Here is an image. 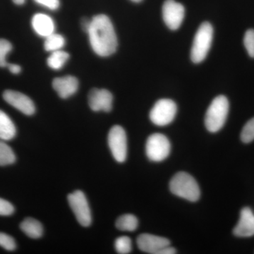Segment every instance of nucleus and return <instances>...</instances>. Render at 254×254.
I'll use <instances>...</instances> for the list:
<instances>
[{
  "instance_id": "obj_24",
  "label": "nucleus",
  "mask_w": 254,
  "mask_h": 254,
  "mask_svg": "<svg viewBox=\"0 0 254 254\" xmlns=\"http://www.w3.org/2000/svg\"><path fill=\"white\" fill-rule=\"evenodd\" d=\"M12 50V45L5 39H0V67L7 66L6 56Z\"/></svg>"
},
{
  "instance_id": "obj_32",
  "label": "nucleus",
  "mask_w": 254,
  "mask_h": 254,
  "mask_svg": "<svg viewBox=\"0 0 254 254\" xmlns=\"http://www.w3.org/2000/svg\"><path fill=\"white\" fill-rule=\"evenodd\" d=\"M132 1H133V2L138 3L141 2L142 0H131Z\"/></svg>"
},
{
  "instance_id": "obj_2",
  "label": "nucleus",
  "mask_w": 254,
  "mask_h": 254,
  "mask_svg": "<svg viewBox=\"0 0 254 254\" xmlns=\"http://www.w3.org/2000/svg\"><path fill=\"white\" fill-rule=\"evenodd\" d=\"M170 190L173 194L190 201H197L200 198L198 184L191 175L185 172H180L172 178Z\"/></svg>"
},
{
  "instance_id": "obj_19",
  "label": "nucleus",
  "mask_w": 254,
  "mask_h": 254,
  "mask_svg": "<svg viewBox=\"0 0 254 254\" xmlns=\"http://www.w3.org/2000/svg\"><path fill=\"white\" fill-rule=\"evenodd\" d=\"M138 220L136 216L131 214H125L119 217L116 221V227L122 231L133 232L136 230Z\"/></svg>"
},
{
  "instance_id": "obj_7",
  "label": "nucleus",
  "mask_w": 254,
  "mask_h": 254,
  "mask_svg": "<svg viewBox=\"0 0 254 254\" xmlns=\"http://www.w3.org/2000/svg\"><path fill=\"white\" fill-rule=\"evenodd\" d=\"M68 202L78 223L83 227H89L92 222L91 212L84 193L75 190L68 194Z\"/></svg>"
},
{
  "instance_id": "obj_4",
  "label": "nucleus",
  "mask_w": 254,
  "mask_h": 254,
  "mask_svg": "<svg viewBox=\"0 0 254 254\" xmlns=\"http://www.w3.org/2000/svg\"><path fill=\"white\" fill-rule=\"evenodd\" d=\"M213 38V28L210 23H202L195 33L191 51L190 59L195 64L201 63L206 58Z\"/></svg>"
},
{
  "instance_id": "obj_9",
  "label": "nucleus",
  "mask_w": 254,
  "mask_h": 254,
  "mask_svg": "<svg viewBox=\"0 0 254 254\" xmlns=\"http://www.w3.org/2000/svg\"><path fill=\"white\" fill-rule=\"evenodd\" d=\"M185 16L183 5L175 0H166L163 6V18L170 29L176 31L181 26Z\"/></svg>"
},
{
  "instance_id": "obj_28",
  "label": "nucleus",
  "mask_w": 254,
  "mask_h": 254,
  "mask_svg": "<svg viewBox=\"0 0 254 254\" xmlns=\"http://www.w3.org/2000/svg\"><path fill=\"white\" fill-rule=\"evenodd\" d=\"M37 4L41 5L50 10H57L60 7V0H34Z\"/></svg>"
},
{
  "instance_id": "obj_15",
  "label": "nucleus",
  "mask_w": 254,
  "mask_h": 254,
  "mask_svg": "<svg viewBox=\"0 0 254 254\" xmlns=\"http://www.w3.org/2000/svg\"><path fill=\"white\" fill-rule=\"evenodd\" d=\"M32 27L39 36L46 38L55 33V25L53 18L45 14H35L32 18Z\"/></svg>"
},
{
  "instance_id": "obj_30",
  "label": "nucleus",
  "mask_w": 254,
  "mask_h": 254,
  "mask_svg": "<svg viewBox=\"0 0 254 254\" xmlns=\"http://www.w3.org/2000/svg\"><path fill=\"white\" fill-rule=\"evenodd\" d=\"M91 19H88V18H83L81 20V25L82 29L86 33H88V29H89L90 26H91Z\"/></svg>"
},
{
  "instance_id": "obj_14",
  "label": "nucleus",
  "mask_w": 254,
  "mask_h": 254,
  "mask_svg": "<svg viewBox=\"0 0 254 254\" xmlns=\"http://www.w3.org/2000/svg\"><path fill=\"white\" fill-rule=\"evenodd\" d=\"M78 85L77 78L72 76L56 78L53 81V88L63 99H66L74 95L78 91Z\"/></svg>"
},
{
  "instance_id": "obj_26",
  "label": "nucleus",
  "mask_w": 254,
  "mask_h": 254,
  "mask_svg": "<svg viewBox=\"0 0 254 254\" xmlns=\"http://www.w3.org/2000/svg\"><path fill=\"white\" fill-rule=\"evenodd\" d=\"M244 44L251 58H254V30H248L245 33Z\"/></svg>"
},
{
  "instance_id": "obj_8",
  "label": "nucleus",
  "mask_w": 254,
  "mask_h": 254,
  "mask_svg": "<svg viewBox=\"0 0 254 254\" xmlns=\"http://www.w3.org/2000/svg\"><path fill=\"white\" fill-rule=\"evenodd\" d=\"M108 145L112 155L118 163H124L127 156V137L121 126L112 127L108 133Z\"/></svg>"
},
{
  "instance_id": "obj_27",
  "label": "nucleus",
  "mask_w": 254,
  "mask_h": 254,
  "mask_svg": "<svg viewBox=\"0 0 254 254\" xmlns=\"http://www.w3.org/2000/svg\"><path fill=\"white\" fill-rule=\"evenodd\" d=\"M14 213V205L7 200L0 198V215L9 216Z\"/></svg>"
},
{
  "instance_id": "obj_5",
  "label": "nucleus",
  "mask_w": 254,
  "mask_h": 254,
  "mask_svg": "<svg viewBox=\"0 0 254 254\" xmlns=\"http://www.w3.org/2000/svg\"><path fill=\"white\" fill-rule=\"evenodd\" d=\"M171 150V144L168 137L160 133L150 135L145 144V153L151 161L161 162L168 158Z\"/></svg>"
},
{
  "instance_id": "obj_23",
  "label": "nucleus",
  "mask_w": 254,
  "mask_h": 254,
  "mask_svg": "<svg viewBox=\"0 0 254 254\" xmlns=\"http://www.w3.org/2000/svg\"><path fill=\"white\" fill-rule=\"evenodd\" d=\"M241 140L243 143H250L254 140V118L247 122L241 132Z\"/></svg>"
},
{
  "instance_id": "obj_16",
  "label": "nucleus",
  "mask_w": 254,
  "mask_h": 254,
  "mask_svg": "<svg viewBox=\"0 0 254 254\" xmlns=\"http://www.w3.org/2000/svg\"><path fill=\"white\" fill-rule=\"evenodd\" d=\"M16 134V128L11 118L0 110V140L10 141Z\"/></svg>"
},
{
  "instance_id": "obj_31",
  "label": "nucleus",
  "mask_w": 254,
  "mask_h": 254,
  "mask_svg": "<svg viewBox=\"0 0 254 254\" xmlns=\"http://www.w3.org/2000/svg\"><path fill=\"white\" fill-rule=\"evenodd\" d=\"M12 1H14V3H15L16 4L22 5L24 4L26 0H12Z\"/></svg>"
},
{
  "instance_id": "obj_22",
  "label": "nucleus",
  "mask_w": 254,
  "mask_h": 254,
  "mask_svg": "<svg viewBox=\"0 0 254 254\" xmlns=\"http://www.w3.org/2000/svg\"><path fill=\"white\" fill-rule=\"evenodd\" d=\"M115 247L118 254L131 253L132 248L131 239L126 236L119 237L115 240Z\"/></svg>"
},
{
  "instance_id": "obj_20",
  "label": "nucleus",
  "mask_w": 254,
  "mask_h": 254,
  "mask_svg": "<svg viewBox=\"0 0 254 254\" xmlns=\"http://www.w3.org/2000/svg\"><path fill=\"white\" fill-rule=\"evenodd\" d=\"M45 38H46L44 42L45 50L50 53L63 49L66 43L65 38L58 33H53V34Z\"/></svg>"
},
{
  "instance_id": "obj_17",
  "label": "nucleus",
  "mask_w": 254,
  "mask_h": 254,
  "mask_svg": "<svg viewBox=\"0 0 254 254\" xmlns=\"http://www.w3.org/2000/svg\"><path fill=\"white\" fill-rule=\"evenodd\" d=\"M20 228L23 233L26 234L31 239H39L43 235V225L41 222L34 218L25 219L20 225Z\"/></svg>"
},
{
  "instance_id": "obj_25",
  "label": "nucleus",
  "mask_w": 254,
  "mask_h": 254,
  "mask_svg": "<svg viewBox=\"0 0 254 254\" xmlns=\"http://www.w3.org/2000/svg\"><path fill=\"white\" fill-rule=\"evenodd\" d=\"M0 247L5 250L12 252L16 248V244L12 237L9 236L7 234L0 232Z\"/></svg>"
},
{
  "instance_id": "obj_18",
  "label": "nucleus",
  "mask_w": 254,
  "mask_h": 254,
  "mask_svg": "<svg viewBox=\"0 0 254 254\" xmlns=\"http://www.w3.org/2000/svg\"><path fill=\"white\" fill-rule=\"evenodd\" d=\"M69 59L68 53L60 50L53 52L47 60L48 66L52 69L60 70L64 66L65 64Z\"/></svg>"
},
{
  "instance_id": "obj_6",
  "label": "nucleus",
  "mask_w": 254,
  "mask_h": 254,
  "mask_svg": "<svg viewBox=\"0 0 254 254\" xmlns=\"http://www.w3.org/2000/svg\"><path fill=\"white\" fill-rule=\"evenodd\" d=\"M177 111V105L173 100H159L150 110V121L156 126H167L173 123L176 116Z\"/></svg>"
},
{
  "instance_id": "obj_3",
  "label": "nucleus",
  "mask_w": 254,
  "mask_h": 254,
  "mask_svg": "<svg viewBox=\"0 0 254 254\" xmlns=\"http://www.w3.org/2000/svg\"><path fill=\"white\" fill-rule=\"evenodd\" d=\"M228 100L224 95L214 98L210 105L205 117V125L207 130L216 133L225 125L229 113Z\"/></svg>"
},
{
  "instance_id": "obj_21",
  "label": "nucleus",
  "mask_w": 254,
  "mask_h": 254,
  "mask_svg": "<svg viewBox=\"0 0 254 254\" xmlns=\"http://www.w3.org/2000/svg\"><path fill=\"white\" fill-rule=\"evenodd\" d=\"M16 162V155L12 148L4 141L0 140V166L12 165Z\"/></svg>"
},
{
  "instance_id": "obj_13",
  "label": "nucleus",
  "mask_w": 254,
  "mask_h": 254,
  "mask_svg": "<svg viewBox=\"0 0 254 254\" xmlns=\"http://www.w3.org/2000/svg\"><path fill=\"white\" fill-rule=\"evenodd\" d=\"M234 235L238 237H250L254 235V213L249 207L242 208L240 218L233 230Z\"/></svg>"
},
{
  "instance_id": "obj_29",
  "label": "nucleus",
  "mask_w": 254,
  "mask_h": 254,
  "mask_svg": "<svg viewBox=\"0 0 254 254\" xmlns=\"http://www.w3.org/2000/svg\"><path fill=\"white\" fill-rule=\"evenodd\" d=\"M9 68V71L11 73H14V74H18L21 71V67L18 64H8L7 66Z\"/></svg>"
},
{
  "instance_id": "obj_10",
  "label": "nucleus",
  "mask_w": 254,
  "mask_h": 254,
  "mask_svg": "<svg viewBox=\"0 0 254 254\" xmlns=\"http://www.w3.org/2000/svg\"><path fill=\"white\" fill-rule=\"evenodd\" d=\"M3 98L8 104L14 107L24 115L31 116L36 112L33 100L27 95L18 91L7 90L3 93Z\"/></svg>"
},
{
  "instance_id": "obj_12",
  "label": "nucleus",
  "mask_w": 254,
  "mask_h": 254,
  "mask_svg": "<svg viewBox=\"0 0 254 254\" xmlns=\"http://www.w3.org/2000/svg\"><path fill=\"white\" fill-rule=\"evenodd\" d=\"M136 242L140 250L151 254H159L163 248L170 245L168 239L145 233L140 235Z\"/></svg>"
},
{
  "instance_id": "obj_1",
  "label": "nucleus",
  "mask_w": 254,
  "mask_h": 254,
  "mask_svg": "<svg viewBox=\"0 0 254 254\" xmlns=\"http://www.w3.org/2000/svg\"><path fill=\"white\" fill-rule=\"evenodd\" d=\"M87 33L92 49L98 56L108 57L116 52L118 38L113 23L106 15L93 16Z\"/></svg>"
},
{
  "instance_id": "obj_11",
  "label": "nucleus",
  "mask_w": 254,
  "mask_h": 254,
  "mask_svg": "<svg viewBox=\"0 0 254 254\" xmlns=\"http://www.w3.org/2000/svg\"><path fill=\"white\" fill-rule=\"evenodd\" d=\"M113 94L108 90L94 88L90 91L88 104L93 111L109 113L113 109Z\"/></svg>"
}]
</instances>
